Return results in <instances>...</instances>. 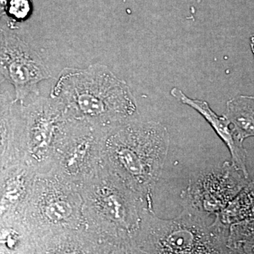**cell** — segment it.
I'll return each mask as SVG.
<instances>
[{
	"mask_svg": "<svg viewBox=\"0 0 254 254\" xmlns=\"http://www.w3.org/2000/svg\"><path fill=\"white\" fill-rule=\"evenodd\" d=\"M21 217L36 254H96L79 188L53 171L37 174Z\"/></svg>",
	"mask_w": 254,
	"mask_h": 254,
	"instance_id": "1",
	"label": "cell"
},
{
	"mask_svg": "<svg viewBox=\"0 0 254 254\" xmlns=\"http://www.w3.org/2000/svg\"><path fill=\"white\" fill-rule=\"evenodd\" d=\"M87 231L97 254H137L143 217L154 210L103 165L80 185Z\"/></svg>",
	"mask_w": 254,
	"mask_h": 254,
	"instance_id": "2",
	"label": "cell"
},
{
	"mask_svg": "<svg viewBox=\"0 0 254 254\" xmlns=\"http://www.w3.org/2000/svg\"><path fill=\"white\" fill-rule=\"evenodd\" d=\"M50 95L71 118L103 132L138 117L136 99L126 82L100 64L64 68Z\"/></svg>",
	"mask_w": 254,
	"mask_h": 254,
	"instance_id": "3",
	"label": "cell"
},
{
	"mask_svg": "<svg viewBox=\"0 0 254 254\" xmlns=\"http://www.w3.org/2000/svg\"><path fill=\"white\" fill-rule=\"evenodd\" d=\"M166 127L139 118L103 133L101 163L128 188L153 203V190L170 147Z\"/></svg>",
	"mask_w": 254,
	"mask_h": 254,
	"instance_id": "4",
	"label": "cell"
},
{
	"mask_svg": "<svg viewBox=\"0 0 254 254\" xmlns=\"http://www.w3.org/2000/svg\"><path fill=\"white\" fill-rule=\"evenodd\" d=\"M210 218L184 208L179 216L165 220L148 210L137 240V254H230V226L218 214L212 221Z\"/></svg>",
	"mask_w": 254,
	"mask_h": 254,
	"instance_id": "5",
	"label": "cell"
},
{
	"mask_svg": "<svg viewBox=\"0 0 254 254\" xmlns=\"http://www.w3.org/2000/svg\"><path fill=\"white\" fill-rule=\"evenodd\" d=\"M18 131L23 162L36 174L49 173L78 120L53 97L38 98L18 107Z\"/></svg>",
	"mask_w": 254,
	"mask_h": 254,
	"instance_id": "6",
	"label": "cell"
},
{
	"mask_svg": "<svg viewBox=\"0 0 254 254\" xmlns=\"http://www.w3.org/2000/svg\"><path fill=\"white\" fill-rule=\"evenodd\" d=\"M250 182L231 162H225L190 179L180 195L182 204L205 216H215Z\"/></svg>",
	"mask_w": 254,
	"mask_h": 254,
	"instance_id": "7",
	"label": "cell"
},
{
	"mask_svg": "<svg viewBox=\"0 0 254 254\" xmlns=\"http://www.w3.org/2000/svg\"><path fill=\"white\" fill-rule=\"evenodd\" d=\"M0 74L12 85L15 103L39 95L38 84L51 78L38 53L11 29L0 28Z\"/></svg>",
	"mask_w": 254,
	"mask_h": 254,
	"instance_id": "8",
	"label": "cell"
},
{
	"mask_svg": "<svg viewBox=\"0 0 254 254\" xmlns=\"http://www.w3.org/2000/svg\"><path fill=\"white\" fill-rule=\"evenodd\" d=\"M104 133L78 121L62 146L51 171L79 187L101 165Z\"/></svg>",
	"mask_w": 254,
	"mask_h": 254,
	"instance_id": "9",
	"label": "cell"
},
{
	"mask_svg": "<svg viewBox=\"0 0 254 254\" xmlns=\"http://www.w3.org/2000/svg\"><path fill=\"white\" fill-rule=\"evenodd\" d=\"M170 93L180 103L188 105L198 112L206 120L220 139L227 145L231 155V163L234 166L249 178V173L247 168V151L243 143L237 138L232 129L231 124L225 118V115L219 116L214 113L207 102L198 99H191L179 88H173Z\"/></svg>",
	"mask_w": 254,
	"mask_h": 254,
	"instance_id": "10",
	"label": "cell"
},
{
	"mask_svg": "<svg viewBox=\"0 0 254 254\" xmlns=\"http://www.w3.org/2000/svg\"><path fill=\"white\" fill-rule=\"evenodd\" d=\"M8 93L0 91V175L23 162L19 133L18 108Z\"/></svg>",
	"mask_w": 254,
	"mask_h": 254,
	"instance_id": "11",
	"label": "cell"
},
{
	"mask_svg": "<svg viewBox=\"0 0 254 254\" xmlns=\"http://www.w3.org/2000/svg\"><path fill=\"white\" fill-rule=\"evenodd\" d=\"M0 254H36L31 232L20 217L0 220Z\"/></svg>",
	"mask_w": 254,
	"mask_h": 254,
	"instance_id": "12",
	"label": "cell"
},
{
	"mask_svg": "<svg viewBox=\"0 0 254 254\" xmlns=\"http://www.w3.org/2000/svg\"><path fill=\"white\" fill-rule=\"evenodd\" d=\"M225 118L242 143L250 137H254V97L238 95L227 102Z\"/></svg>",
	"mask_w": 254,
	"mask_h": 254,
	"instance_id": "13",
	"label": "cell"
},
{
	"mask_svg": "<svg viewBox=\"0 0 254 254\" xmlns=\"http://www.w3.org/2000/svg\"><path fill=\"white\" fill-rule=\"evenodd\" d=\"M218 215L228 226L254 218V182H249Z\"/></svg>",
	"mask_w": 254,
	"mask_h": 254,
	"instance_id": "14",
	"label": "cell"
},
{
	"mask_svg": "<svg viewBox=\"0 0 254 254\" xmlns=\"http://www.w3.org/2000/svg\"><path fill=\"white\" fill-rule=\"evenodd\" d=\"M227 246L230 254H254V218L230 225Z\"/></svg>",
	"mask_w": 254,
	"mask_h": 254,
	"instance_id": "15",
	"label": "cell"
},
{
	"mask_svg": "<svg viewBox=\"0 0 254 254\" xmlns=\"http://www.w3.org/2000/svg\"><path fill=\"white\" fill-rule=\"evenodd\" d=\"M6 14L14 22H21L30 17L33 12L32 0H6Z\"/></svg>",
	"mask_w": 254,
	"mask_h": 254,
	"instance_id": "16",
	"label": "cell"
},
{
	"mask_svg": "<svg viewBox=\"0 0 254 254\" xmlns=\"http://www.w3.org/2000/svg\"><path fill=\"white\" fill-rule=\"evenodd\" d=\"M6 0H0V19L6 14L5 6H6Z\"/></svg>",
	"mask_w": 254,
	"mask_h": 254,
	"instance_id": "17",
	"label": "cell"
},
{
	"mask_svg": "<svg viewBox=\"0 0 254 254\" xmlns=\"http://www.w3.org/2000/svg\"><path fill=\"white\" fill-rule=\"evenodd\" d=\"M251 48H252V50L254 55V35L251 38Z\"/></svg>",
	"mask_w": 254,
	"mask_h": 254,
	"instance_id": "18",
	"label": "cell"
}]
</instances>
